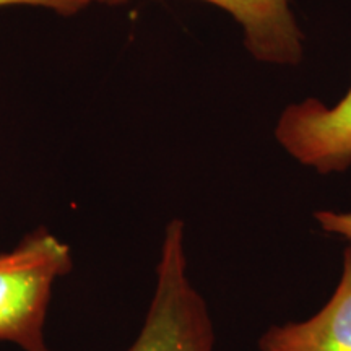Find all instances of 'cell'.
Masks as SVG:
<instances>
[{
	"instance_id": "6da1fadb",
	"label": "cell",
	"mask_w": 351,
	"mask_h": 351,
	"mask_svg": "<svg viewBox=\"0 0 351 351\" xmlns=\"http://www.w3.org/2000/svg\"><path fill=\"white\" fill-rule=\"evenodd\" d=\"M72 252L44 228L0 254V341L23 351H51L44 340L52 288L72 270Z\"/></svg>"
},
{
	"instance_id": "7a4b0ae2",
	"label": "cell",
	"mask_w": 351,
	"mask_h": 351,
	"mask_svg": "<svg viewBox=\"0 0 351 351\" xmlns=\"http://www.w3.org/2000/svg\"><path fill=\"white\" fill-rule=\"evenodd\" d=\"M213 345L208 306L189 278L186 226L182 219H171L150 306L137 339L125 351H213Z\"/></svg>"
},
{
	"instance_id": "3957f363",
	"label": "cell",
	"mask_w": 351,
	"mask_h": 351,
	"mask_svg": "<svg viewBox=\"0 0 351 351\" xmlns=\"http://www.w3.org/2000/svg\"><path fill=\"white\" fill-rule=\"evenodd\" d=\"M275 138L306 168L343 173L351 166V86L332 106L313 98L289 104L276 122Z\"/></svg>"
},
{
	"instance_id": "277c9868",
	"label": "cell",
	"mask_w": 351,
	"mask_h": 351,
	"mask_svg": "<svg viewBox=\"0 0 351 351\" xmlns=\"http://www.w3.org/2000/svg\"><path fill=\"white\" fill-rule=\"evenodd\" d=\"M103 5H122L130 0H93ZM221 8L236 20L245 49L258 62L298 65L304 52V34L293 15L289 0H202Z\"/></svg>"
},
{
	"instance_id": "5b68a950",
	"label": "cell",
	"mask_w": 351,
	"mask_h": 351,
	"mask_svg": "<svg viewBox=\"0 0 351 351\" xmlns=\"http://www.w3.org/2000/svg\"><path fill=\"white\" fill-rule=\"evenodd\" d=\"M258 351H351V241L343 249L341 275L332 296L314 315L271 326Z\"/></svg>"
},
{
	"instance_id": "8992f818",
	"label": "cell",
	"mask_w": 351,
	"mask_h": 351,
	"mask_svg": "<svg viewBox=\"0 0 351 351\" xmlns=\"http://www.w3.org/2000/svg\"><path fill=\"white\" fill-rule=\"evenodd\" d=\"M93 0H0V7H34L54 12L57 15L72 16L85 10Z\"/></svg>"
},
{
	"instance_id": "52a82bcc",
	"label": "cell",
	"mask_w": 351,
	"mask_h": 351,
	"mask_svg": "<svg viewBox=\"0 0 351 351\" xmlns=\"http://www.w3.org/2000/svg\"><path fill=\"white\" fill-rule=\"evenodd\" d=\"M314 218L324 232L351 241V212L319 210L314 213Z\"/></svg>"
}]
</instances>
